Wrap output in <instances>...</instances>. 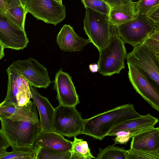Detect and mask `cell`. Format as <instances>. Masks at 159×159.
Segmentation results:
<instances>
[{"label": "cell", "mask_w": 159, "mask_h": 159, "mask_svg": "<svg viewBox=\"0 0 159 159\" xmlns=\"http://www.w3.org/2000/svg\"><path fill=\"white\" fill-rule=\"evenodd\" d=\"M0 120L1 129L12 149L38 152L35 144L42 129L33 102L30 100L14 114Z\"/></svg>", "instance_id": "1"}, {"label": "cell", "mask_w": 159, "mask_h": 159, "mask_svg": "<svg viewBox=\"0 0 159 159\" xmlns=\"http://www.w3.org/2000/svg\"><path fill=\"white\" fill-rule=\"evenodd\" d=\"M141 116L135 110L133 104L123 105L84 119L81 134L102 140L116 125Z\"/></svg>", "instance_id": "2"}, {"label": "cell", "mask_w": 159, "mask_h": 159, "mask_svg": "<svg viewBox=\"0 0 159 159\" xmlns=\"http://www.w3.org/2000/svg\"><path fill=\"white\" fill-rule=\"evenodd\" d=\"M111 37L108 43L99 51L98 72L110 76L119 74L125 67L127 53L124 41L119 35L117 26L110 22Z\"/></svg>", "instance_id": "3"}, {"label": "cell", "mask_w": 159, "mask_h": 159, "mask_svg": "<svg viewBox=\"0 0 159 159\" xmlns=\"http://www.w3.org/2000/svg\"><path fill=\"white\" fill-rule=\"evenodd\" d=\"M84 29L89 39L98 51L108 43L111 37L108 15L85 7Z\"/></svg>", "instance_id": "4"}, {"label": "cell", "mask_w": 159, "mask_h": 159, "mask_svg": "<svg viewBox=\"0 0 159 159\" xmlns=\"http://www.w3.org/2000/svg\"><path fill=\"white\" fill-rule=\"evenodd\" d=\"M117 27L119 35L124 42L134 47L159 30V24L154 22L145 15L138 14L134 18Z\"/></svg>", "instance_id": "5"}, {"label": "cell", "mask_w": 159, "mask_h": 159, "mask_svg": "<svg viewBox=\"0 0 159 159\" xmlns=\"http://www.w3.org/2000/svg\"><path fill=\"white\" fill-rule=\"evenodd\" d=\"M55 109L53 131L69 138L81 134L84 119L75 107L59 104Z\"/></svg>", "instance_id": "6"}, {"label": "cell", "mask_w": 159, "mask_h": 159, "mask_svg": "<svg viewBox=\"0 0 159 159\" xmlns=\"http://www.w3.org/2000/svg\"><path fill=\"white\" fill-rule=\"evenodd\" d=\"M126 60L159 86V58L142 43L127 54Z\"/></svg>", "instance_id": "7"}, {"label": "cell", "mask_w": 159, "mask_h": 159, "mask_svg": "<svg viewBox=\"0 0 159 159\" xmlns=\"http://www.w3.org/2000/svg\"><path fill=\"white\" fill-rule=\"evenodd\" d=\"M28 13L37 20L56 26L66 16V7L54 0H29L25 5Z\"/></svg>", "instance_id": "8"}, {"label": "cell", "mask_w": 159, "mask_h": 159, "mask_svg": "<svg viewBox=\"0 0 159 159\" xmlns=\"http://www.w3.org/2000/svg\"><path fill=\"white\" fill-rule=\"evenodd\" d=\"M8 67L22 75L33 87L46 89L51 83L46 68L34 58L14 61Z\"/></svg>", "instance_id": "9"}, {"label": "cell", "mask_w": 159, "mask_h": 159, "mask_svg": "<svg viewBox=\"0 0 159 159\" xmlns=\"http://www.w3.org/2000/svg\"><path fill=\"white\" fill-rule=\"evenodd\" d=\"M127 63L128 77L134 88L152 107L159 111V89L135 66L129 62Z\"/></svg>", "instance_id": "10"}, {"label": "cell", "mask_w": 159, "mask_h": 159, "mask_svg": "<svg viewBox=\"0 0 159 159\" xmlns=\"http://www.w3.org/2000/svg\"><path fill=\"white\" fill-rule=\"evenodd\" d=\"M54 87L59 104L75 107L80 103L71 77L61 69L56 74Z\"/></svg>", "instance_id": "11"}, {"label": "cell", "mask_w": 159, "mask_h": 159, "mask_svg": "<svg viewBox=\"0 0 159 159\" xmlns=\"http://www.w3.org/2000/svg\"><path fill=\"white\" fill-rule=\"evenodd\" d=\"M0 42L5 48L20 50L27 46L29 40L25 31L14 27L5 15L0 14Z\"/></svg>", "instance_id": "12"}, {"label": "cell", "mask_w": 159, "mask_h": 159, "mask_svg": "<svg viewBox=\"0 0 159 159\" xmlns=\"http://www.w3.org/2000/svg\"><path fill=\"white\" fill-rule=\"evenodd\" d=\"M7 72L8 75L7 89L4 101L17 106V101L21 97L25 95L32 97L29 84L24 77L16 71L8 67Z\"/></svg>", "instance_id": "13"}, {"label": "cell", "mask_w": 159, "mask_h": 159, "mask_svg": "<svg viewBox=\"0 0 159 159\" xmlns=\"http://www.w3.org/2000/svg\"><path fill=\"white\" fill-rule=\"evenodd\" d=\"M30 88L33 102L39 112L42 132L53 131L55 108L48 99L41 95L35 88L31 86Z\"/></svg>", "instance_id": "14"}, {"label": "cell", "mask_w": 159, "mask_h": 159, "mask_svg": "<svg viewBox=\"0 0 159 159\" xmlns=\"http://www.w3.org/2000/svg\"><path fill=\"white\" fill-rule=\"evenodd\" d=\"M57 42L62 50L69 52H79L88 43H91L89 39H83L75 32L70 25H64L57 37Z\"/></svg>", "instance_id": "15"}, {"label": "cell", "mask_w": 159, "mask_h": 159, "mask_svg": "<svg viewBox=\"0 0 159 159\" xmlns=\"http://www.w3.org/2000/svg\"><path fill=\"white\" fill-rule=\"evenodd\" d=\"M35 145L59 152H66L71 150L72 142L54 131L42 132L38 137Z\"/></svg>", "instance_id": "16"}, {"label": "cell", "mask_w": 159, "mask_h": 159, "mask_svg": "<svg viewBox=\"0 0 159 159\" xmlns=\"http://www.w3.org/2000/svg\"><path fill=\"white\" fill-rule=\"evenodd\" d=\"M130 147L135 149L159 151V127H154L132 138Z\"/></svg>", "instance_id": "17"}, {"label": "cell", "mask_w": 159, "mask_h": 159, "mask_svg": "<svg viewBox=\"0 0 159 159\" xmlns=\"http://www.w3.org/2000/svg\"><path fill=\"white\" fill-rule=\"evenodd\" d=\"M159 119L148 113L140 117L126 120L113 127L107 136H113L119 131L129 130L148 129L155 126Z\"/></svg>", "instance_id": "18"}, {"label": "cell", "mask_w": 159, "mask_h": 159, "mask_svg": "<svg viewBox=\"0 0 159 159\" xmlns=\"http://www.w3.org/2000/svg\"><path fill=\"white\" fill-rule=\"evenodd\" d=\"M136 4L132 1L111 7L108 15L110 22L118 26L135 18L138 15Z\"/></svg>", "instance_id": "19"}, {"label": "cell", "mask_w": 159, "mask_h": 159, "mask_svg": "<svg viewBox=\"0 0 159 159\" xmlns=\"http://www.w3.org/2000/svg\"><path fill=\"white\" fill-rule=\"evenodd\" d=\"M27 13L25 7L21 5L8 7L5 15L13 26L18 29L25 31V20Z\"/></svg>", "instance_id": "20"}, {"label": "cell", "mask_w": 159, "mask_h": 159, "mask_svg": "<svg viewBox=\"0 0 159 159\" xmlns=\"http://www.w3.org/2000/svg\"><path fill=\"white\" fill-rule=\"evenodd\" d=\"M72 142V147L70 159H95L91 154L86 141L81 139L74 137Z\"/></svg>", "instance_id": "21"}, {"label": "cell", "mask_w": 159, "mask_h": 159, "mask_svg": "<svg viewBox=\"0 0 159 159\" xmlns=\"http://www.w3.org/2000/svg\"><path fill=\"white\" fill-rule=\"evenodd\" d=\"M96 159H126V150L124 147L109 145L99 148Z\"/></svg>", "instance_id": "22"}, {"label": "cell", "mask_w": 159, "mask_h": 159, "mask_svg": "<svg viewBox=\"0 0 159 159\" xmlns=\"http://www.w3.org/2000/svg\"><path fill=\"white\" fill-rule=\"evenodd\" d=\"M70 151L59 152L38 147L36 159H70Z\"/></svg>", "instance_id": "23"}, {"label": "cell", "mask_w": 159, "mask_h": 159, "mask_svg": "<svg viewBox=\"0 0 159 159\" xmlns=\"http://www.w3.org/2000/svg\"><path fill=\"white\" fill-rule=\"evenodd\" d=\"M159 151H147L132 148L126 150V159H159Z\"/></svg>", "instance_id": "24"}, {"label": "cell", "mask_w": 159, "mask_h": 159, "mask_svg": "<svg viewBox=\"0 0 159 159\" xmlns=\"http://www.w3.org/2000/svg\"><path fill=\"white\" fill-rule=\"evenodd\" d=\"M84 7L100 13L109 15L111 7L103 0H81Z\"/></svg>", "instance_id": "25"}, {"label": "cell", "mask_w": 159, "mask_h": 159, "mask_svg": "<svg viewBox=\"0 0 159 159\" xmlns=\"http://www.w3.org/2000/svg\"><path fill=\"white\" fill-rule=\"evenodd\" d=\"M148 129L129 130L119 131L114 135L116 136L114 139V143L113 145L117 144H126L133 136Z\"/></svg>", "instance_id": "26"}, {"label": "cell", "mask_w": 159, "mask_h": 159, "mask_svg": "<svg viewBox=\"0 0 159 159\" xmlns=\"http://www.w3.org/2000/svg\"><path fill=\"white\" fill-rule=\"evenodd\" d=\"M142 43L159 58V30L147 37Z\"/></svg>", "instance_id": "27"}, {"label": "cell", "mask_w": 159, "mask_h": 159, "mask_svg": "<svg viewBox=\"0 0 159 159\" xmlns=\"http://www.w3.org/2000/svg\"><path fill=\"white\" fill-rule=\"evenodd\" d=\"M37 152L13 149L1 159H36Z\"/></svg>", "instance_id": "28"}, {"label": "cell", "mask_w": 159, "mask_h": 159, "mask_svg": "<svg viewBox=\"0 0 159 159\" xmlns=\"http://www.w3.org/2000/svg\"><path fill=\"white\" fill-rule=\"evenodd\" d=\"M159 5V0H139L136 4L138 14L145 15L149 11Z\"/></svg>", "instance_id": "29"}, {"label": "cell", "mask_w": 159, "mask_h": 159, "mask_svg": "<svg viewBox=\"0 0 159 159\" xmlns=\"http://www.w3.org/2000/svg\"><path fill=\"white\" fill-rule=\"evenodd\" d=\"M20 107L3 101L0 103V120L9 118L15 113Z\"/></svg>", "instance_id": "30"}, {"label": "cell", "mask_w": 159, "mask_h": 159, "mask_svg": "<svg viewBox=\"0 0 159 159\" xmlns=\"http://www.w3.org/2000/svg\"><path fill=\"white\" fill-rule=\"evenodd\" d=\"M145 15L154 22L159 24V5L152 8Z\"/></svg>", "instance_id": "31"}, {"label": "cell", "mask_w": 159, "mask_h": 159, "mask_svg": "<svg viewBox=\"0 0 159 159\" xmlns=\"http://www.w3.org/2000/svg\"><path fill=\"white\" fill-rule=\"evenodd\" d=\"M110 7L120 5L122 4L129 3L132 0H103Z\"/></svg>", "instance_id": "32"}, {"label": "cell", "mask_w": 159, "mask_h": 159, "mask_svg": "<svg viewBox=\"0 0 159 159\" xmlns=\"http://www.w3.org/2000/svg\"><path fill=\"white\" fill-rule=\"evenodd\" d=\"M10 146L9 143L6 137L0 129V148H7Z\"/></svg>", "instance_id": "33"}, {"label": "cell", "mask_w": 159, "mask_h": 159, "mask_svg": "<svg viewBox=\"0 0 159 159\" xmlns=\"http://www.w3.org/2000/svg\"><path fill=\"white\" fill-rule=\"evenodd\" d=\"M8 7V5L5 0H0V14L5 15Z\"/></svg>", "instance_id": "34"}, {"label": "cell", "mask_w": 159, "mask_h": 159, "mask_svg": "<svg viewBox=\"0 0 159 159\" xmlns=\"http://www.w3.org/2000/svg\"><path fill=\"white\" fill-rule=\"evenodd\" d=\"M8 4L9 7L22 5L20 0H5Z\"/></svg>", "instance_id": "35"}, {"label": "cell", "mask_w": 159, "mask_h": 159, "mask_svg": "<svg viewBox=\"0 0 159 159\" xmlns=\"http://www.w3.org/2000/svg\"><path fill=\"white\" fill-rule=\"evenodd\" d=\"M89 70L92 72H95L98 70V64H91L89 65Z\"/></svg>", "instance_id": "36"}, {"label": "cell", "mask_w": 159, "mask_h": 159, "mask_svg": "<svg viewBox=\"0 0 159 159\" xmlns=\"http://www.w3.org/2000/svg\"><path fill=\"white\" fill-rule=\"evenodd\" d=\"M9 152L6 151V148H0V159L8 154Z\"/></svg>", "instance_id": "37"}, {"label": "cell", "mask_w": 159, "mask_h": 159, "mask_svg": "<svg viewBox=\"0 0 159 159\" xmlns=\"http://www.w3.org/2000/svg\"><path fill=\"white\" fill-rule=\"evenodd\" d=\"M5 48L3 45L0 42V60L4 56V49Z\"/></svg>", "instance_id": "38"}, {"label": "cell", "mask_w": 159, "mask_h": 159, "mask_svg": "<svg viewBox=\"0 0 159 159\" xmlns=\"http://www.w3.org/2000/svg\"><path fill=\"white\" fill-rule=\"evenodd\" d=\"M22 4L24 6H25L26 3L29 0H20Z\"/></svg>", "instance_id": "39"}, {"label": "cell", "mask_w": 159, "mask_h": 159, "mask_svg": "<svg viewBox=\"0 0 159 159\" xmlns=\"http://www.w3.org/2000/svg\"><path fill=\"white\" fill-rule=\"evenodd\" d=\"M61 4H62V0H54Z\"/></svg>", "instance_id": "40"}]
</instances>
